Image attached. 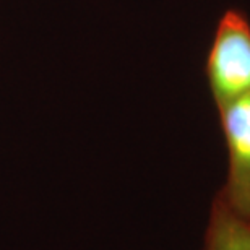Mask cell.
<instances>
[{"mask_svg":"<svg viewBox=\"0 0 250 250\" xmlns=\"http://www.w3.org/2000/svg\"><path fill=\"white\" fill-rule=\"evenodd\" d=\"M207 80L216 107L250 94V21L231 8L219 18L207 57Z\"/></svg>","mask_w":250,"mask_h":250,"instance_id":"obj_1","label":"cell"},{"mask_svg":"<svg viewBox=\"0 0 250 250\" xmlns=\"http://www.w3.org/2000/svg\"><path fill=\"white\" fill-rule=\"evenodd\" d=\"M228 149L226 181L214 195L250 224V94L218 107Z\"/></svg>","mask_w":250,"mask_h":250,"instance_id":"obj_2","label":"cell"},{"mask_svg":"<svg viewBox=\"0 0 250 250\" xmlns=\"http://www.w3.org/2000/svg\"><path fill=\"white\" fill-rule=\"evenodd\" d=\"M202 250H250V224L213 198Z\"/></svg>","mask_w":250,"mask_h":250,"instance_id":"obj_3","label":"cell"}]
</instances>
